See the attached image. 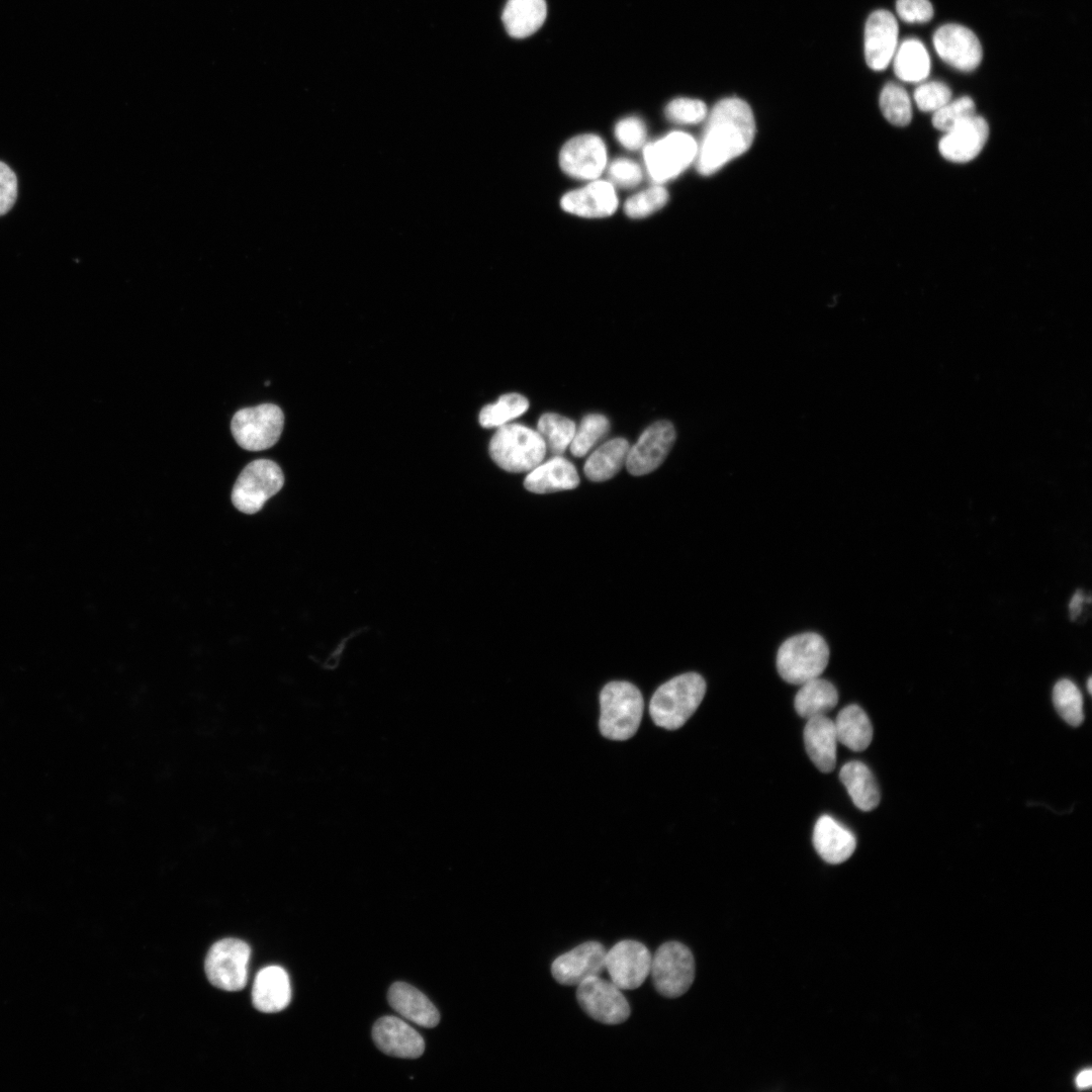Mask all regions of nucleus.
Listing matches in <instances>:
<instances>
[{
  "label": "nucleus",
  "mask_w": 1092,
  "mask_h": 1092,
  "mask_svg": "<svg viewBox=\"0 0 1092 1092\" xmlns=\"http://www.w3.org/2000/svg\"><path fill=\"white\" fill-rule=\"evenodd\" d=\"M1054 705L1061 717L1070 725L1082 723L1083 700L1077 686L1070 679L1059 680L1053 691Z\"/></svg>",
  "instance_id": "35"
},
{
  "label": "nucleus",
  "mask_w": 1092,
  "mask_h": 1092,
  "mask_svg": "<svg viewBox=\"0 0 1092 1092\" xmlns=\"http://www.w3.org/2000/svg\"><path fill=\"white\" fill-rule=\"evenodd\" d=\"M938 57L948 66L961 72L976 70L983 59L982 44L967 26L946 23L939 26L932 37Z\"/></svg>",
  "instance_id": "12"
},
{
  "label": "nucleus",
  "mask_w": 1092,
  "mask_h": 1092,
  "mask_svg": "<svg viewBox=\"0 0 1092 1092\" xmlns=\"http://www.w3.org/2000/svg\"><path fill=\"white\" fill-rule=\"evenodd\" d=\"M630 449L628 441L616 438L599 447L586 460L584 474L592 481H605L619 472L626 463Z\"/></svg>",
  "instance_id": "31"
},
{
  "label": "nucleus",
  "mask_w": 1092,
  "mask_h": 1092,
  "mask_svg": "<svg viewBox=\"0 0 1092 1092\" xmlns=\"http://www.w3.org/2000/svg\"><path fill=\"white\" fill-rule=\"evenodd\" d=\"M708 109L699 99L679 97L671 100L665 107L666 117L680 124H695L706 119Z\"/></svg>",
  "instance_id": "39"
},
{
  "label": "nucleus",
  "mask_w": 1092,
  "mask_h": 1092,
  "mask_svg": "<svg viewBox=\"0 0 1092 1092\" xmlns=\"http://www.w3.org/2000/svg\"><path fill=\"white\" fill-rule=\"evenodd\" d=\"M387 999L397 1013L420 1026L434 1027L440 1021L439 1011L434 1004L410 984H392Z\"/></svg>",
  "instance_id": "25"
},
{
  "label": "nucleus",
  "mask_w": 1092,
  "mask_h": 1092,
  "mask_svg": "<svg viewBox=\"0 0 1092 1092\" xmlns=\"http://www.w3.org/2000/svg\"><path fill=\"white\" fill-rule=\"evenodd\" d=\"M1092 1084V1072L1091 1070H1084L1078 1074L1076 1078V1085L1080 1089L1090 1087Z\"/></svg>",
  "instance_id": "46"
},
{
  "label": "nucleus",
  "mask_w": 1092,
  "mask_h": 1092,
  "mask_svg": "<svg viewBox=\"0 0 1092 1092\" xmlns=\"http://www.w3.org/2000/svg\"><path fill=\"white\" fill-rule=\"evenodd\" d=\"M1086 601L1090 602L1083 590L1078 589L1075 592L1069 604V615L1071 620L1077 619L1082 611V606Z\"/></svg>",
  "instance_id": "45"
},
{
  "label": "nucleus",
  "mask_w": 1092,
  "mask_h": 1092,
  "mask_svg": "<svg viewBox=\"0 0 1092 1092\" xmlns=\"http://www.w3.org/2000/svg\"><path fill=\"white\" fill-rule=\"evenodd\" d=\"M283 425L282 410L273 403H263L238 411L233 417L231 430L243 449L262 451L277 443Z\"/></svg>",
  "instance_id": "7"
},
{
  "label": "nucleus",
  "mask_w": 1092,
  "mask_h": 1092,
  "mask_svg": "<svg viewBox=\"0 0 1092 1092\" xmlns=\"http://www.w3.org/2000/svg\"><path fill=\"white\" fill-rule=\"evenodd\" d=\"M372 1038L381 1052L392 1057L416 1059L425 1051L422 1035L395 1016L379 1018L372 1028Z\"/></svg>",
  "instance_id": "19"
},
{
  "label": "nucleus",
  "mask_w": 1092,
  "mask_h": 1092,
  "mask_svg": "<svg viewBox=\"0 0 1092 1092\" xmlns=\"http://www.w3.org/2000/svg\"><path fill=\"white\" fill-rule=\"evenodd\" d=\"M250 946L238 938H223L215 942L205 958V974L208 981L224 991H240L248 982Z\"/></svg>",
  "instance_id": "9"
},
{
  "label": "nucleus",
  "mask_w": 1092,
  "mask_h": 1092,
  "mask_svg": "<svg viewBox=\"0 0 1092 1092\" xmlns=\"http://www.w3.org/2000/svg\"><path fill=\"white\" fill-rule=\"evenodd\" d=\"M804 742L815 766L822 772L832 771L838 742L834 721L826 715L809 718L804 728Z\"/></svg>",
  "instance_id": "23"
},
{
  "label": "nucleus",
  "mask_w": 1092,
  "mask_h": 1092,
  "mask_svg": "<svg viewBox=\"0 0 1092 1092\" xmlns=\"http://www.w3.org/2000/svg\"><path fill=\"white\" fill-rule=\"evenodd\" d=\"M575 424L568 418L557 414H544L538 421L537 432L545 442L546 449L555 455H561L570 445Z\"/></svg>",
  "instance_id": "32"
},
{
  "label": "nucleus",
  "mask_w": 1092,
  "mask_h": 1092,
  "mask_svg": "<svg viewBox=\"0 0 1092 1092\" xmlns=\"http://www.w3.org/2000/svg\"><path fill=\"white\" fill-rule=\"evenodd\" d=\"M560 205L566 212L582 217H606L618 207V197L611 182L596 180L563 195Z\"/></svg>",
  "instance_id": "20"
},
{
  "label": "nucleus",
  "mask_w": 1092,
  "mask_h": 1092,
  "mask_svg": "<svg viewBox=\"0 0 1092 1092\" xmlns=\"http://www.w3.org/2000/svg\"><path fill=\"white\" fill-rule=\"evenodd\" d=\"M290 1000V980L283 968L269 966L258 972L252 989V1001L257 1010L279 1012L288 1006Z\"/></svg>",
  "instance_id": "21"
},
{
  "label": "nucleus",
  "mask_w": 1092,
  "mask_h": 1092,
  "mask_svg": "<svg viewBox=\"0 0 1092 1092\" xmlns=\"http://www.w3.org/2000/svg\"><path fill=\"white\" fill-rule=\"evenodd\" d=\"M609 177L612 184H616L621 187H634L642 179V171L640 166L628 159L615 160L608 169Z\"/></svg>",
  "instance_id": "43"
},
{
  "label": "nucleus",
  "mask_w": 1092,
  "mask_h": 1092,
  "mask_svg": "<svg viewBox=\"0 0 1092 1092\" xmlns=\"http://www.w3.org/2000/svg\"><path fill=\"white\" fill-rule=\"evenodd\" d=\"M880 108L885 118L897 126H905L912 119V105L907 91L897 83H887L880 94Z\"/></svg>",
  "instance_id": "34"
},
{
  "label": "nucleus",
  "mask_w": 1092,
  "mask_h": 1092,
  "mask_svg": "<svg viewBox=\"0 0 1092 1092\" xmlns=\"http://www.w3.org/2000/svg\"><path fill=\"white\" fill-rule=\"evenodd\" d=\"M576 999L593 1019L605 1024H619L630 1015L626 997L612 981L589 977L577 985Z\"/></svg>",
  "instance_id": "11"
},
{
  "label": "nucleus",
  "mask_w": 1092,
  "mask_h": 1092,
  "mask_svg": "<svg viewBox=\"0 0 1092 1092\" xmlns=\"http://www.w3.org/2000/svg\"><path fill=\"white\" fill-rule=\"evenodd\" d=\"M975 114V103L969 96L949 100L933 112L932 124L935 128L947 131L963 120Z\"/></svg>",
  "instance_id": "38"
},
{
  "label": "nucleus",
  "mask_w": 1092,
  "mask_h": 1092,
  "mask_svg": "<svg viewBox=\"0 0 1092 1092\" xmlns=\"http://www.w3.org/2000/svg\"><path fill=\"white\" fill-rule=\"evenodd\" d=\"M676 438L672 423L661 420L649 426L629 449L626 467L632 475L655 470L666 458Z\"/></svg>",
  "instance_id": "14"
},
{
  "label": "nucleus",
  "mask_w": 1092,
  "mask_h": 1092,
  "mask_svg": "<svg viewBox=\"0 0 1092 1092\" xmlns=\"http://www.w3.org/2000/svg\"><path fill=\"white\" fill-rule=\"evenodd\" d=\"M829 661V648L823 637L808 632L782 643L777 654V668L789 684L801 685L818 677Z\"/></svg>",
  "instance_id": "5"
},
{
  "label": "nucleus",
  "mask_w": 1092,
  "mask_h": 1092,
  "mask_svg": "<svg viewBox=\"0 0 1092 1092\" xmlns=\"http://www.w3.org/2000/svg\"><path fill=\"white\" fill-rule=\"evenodd\" d=\"M17 197V179L14 172L0 162V216L7 213Z\"/></svg>",
  "instance_id": "44"
},
{
  "label": "nucleus",
  "mask_w": 1092,
  "mask_h": 1092,
  "mask_svg": "<svg viewBox=\"0 0 1092 1092\" xmlns=\"http://www.w3.org/2000/svg\"><path fill=\"white\" fill-rule=\"evenodd\" d=\"M1091 689H1092V677L1090 676L1088 678V680H1087V690H1088L1089 694H1091V692H1092Z\"/></svg>",
  "instance_id": "47"
},
{
  "label": "nucleus",
  "mask_w": 1092,
  "mask_h": 1092,
  "mask_svg": "<svg viewBox=\"0 0 1092 1092\" xmlns=\"http://www.w3.org/2000/svg\"><path fill=\"white\" fill-rule=\"evenodd\" d=\"M609 420L600 414L585 416L570 443V451L576 457L584 456L609 432Z\"/></svg>",
  "instance_id": "36"
},
{
  "label": "nucleus",
  "mask_w": 1092,
  "mask_h": 1092,
  "mask_svg": "<svg viewBox=\"0 0 1092 1092\" xmlns=\"http://www.w3.org/2000/svg\"><path fill=\"white\" fill-rule=\"evenodd\" d=\"M800 686L794 705L797 713L803 718L826 715L838 702L837 690L827 679L818 676Z\"/></svg>",
  "instance_id": "29"
},
{
  "label": "nucleus",
  "mask_w": 1092,
  "mask_h": 1092,
  "mask_svg": "<svg viewBox=\"0 0 1092 1092\" xmlns=\"http://www.w3.org/2000/svg\"><path fill=\"white\" fill-rule=\"evenodd\" d=\"M607 950L599 941L583 942L557 957L551 965L553 978L564 986H577L605 970Z\"/></svg>",
  "instance_id": "16"
},
{
  "label": "nucleus",
  "mask_w": 1092,
  "mask_h": 1092,
  "mask_svg": "<svg viewBox=\"0 0 1092 1092\" xmlns=\"http://www.w3.org/2000/svg\"><path fill=\"white\" fill-rule=\"evenodd\" d=\"M899 26L893 13L878 9L870 14L864 26V58L875 71L885 70L898 48Z\"/></svg>",
  "instance_id": "17"
},
{
  "label": "nucleus",
  "mask_w": 1092,
  "mask_h": 1092,
  "mask_svg": "<svg viewBox=\"0 0 1092 1092\" xmlns=\"http://www.w3.org/2000/svg\"><path fill=\"white\" fill-rule=\"evenodd\" d=\"M896 12L907 23H926L934 14L929 0H897Z\"/></svg>",
  "instance_id": "42"
},
{
  "label": "nucleus",
  "mask_w": 1092,
  "mask_h": 1092,
  "mask_svg": "<svg viewBox=\"0 0 1092 1092\" xmlns=\"http://www.w3.org/2000/svg\"><path fill=\"white\" fill-rule=\"evenodd\" d=\"M529 407L528 399L519 393H507L498 400L482 407L479 424L483 428H498L523 415Z\"/></svg>",
  "instance_id": "33"
},
{
  "label": "nucleus",
  "mask_w": 1092,
  "mask_h": 1092,
  "mask_svg": "<svg viewBox=\"0 0 1092 1092\" xmlns=\"http://www.w3.org/2000/svg\"><path fill=\"white\" fill-rule=\"evenodd\" d=\"M813 844L828 863L838 864L848 859L856 847L853 833L828 815L821 816L813 830Z\"/></svg>",
  "instance_id": "22"
},
{
  "label": "nucleus",
  "mask_w": 1092,
  "mask_h": 1092,
  "mask_svg": "<svg viewBox=\"0 0 1092 1092\" xmlns=\"http://www.w3.org/2000/svg\"><path fill=\"white\" fill-rule=\"evenodd\" d=\"M579 476L575 466L560 455L540 463L530 470L524 480V486L535 493H549L575 488Z\"/></svg>",
  "instance_id": "24"
},
{
  "label": "nucleus",
  "mask_w": 1092,
  "mask_h": 1092,
  "mask_svg": "<svg viewBox=\"0 0 1092 1092\" xmlns=\"http://www.w3.org/2000/svg\"><path fill=\"white\" fill-rule=\"evenodd\" d=\"M546 15L545 0H508L502 18L512 37L524 38L542 26Z\"/></svg>",
  "instance_id": "26"
},
{
  "label": "nucleus",
  "mask_w": 1092,
  "mask_h": 1092,
  "mask_svg": "<svg viewBox=\"0 0 1092 1092\" xmlns=\"http://www.w3.org/2000/svg\"><path fill=\"white\" fill-rule=\"evenodd\" d=\"M615 135L618 142L626 149L638 150L645 141V125L638 117H626L616 124Z\"/></svg>",
  "instance_id": "41"
},
{
  "label": "nucleus",
  "mask_w": 1092,
  "mask_h": 1092,
  "mask_svg": "<svg viewBox=\"0 0 1092 1092\" xmlns=\"http://www.w3.org/2000/svg\"><path fill=\"white\" fill-rule=\"evenodd\" d=\"M989 135L987 121L972 115L945 131L938 144L943 158L956 163H966L975 159L984 148Z\"/></svg>",
  "instance_id": "18"
},
{
  "label": "nucleus",
  "mask_w": 1092,
  "mask_h": 1092,
  "mask_svg": "<svg viewBox=\"0 0 1092 1092\" xmlns=\"http://www.w3.org/2000/svg\"><path fill=\"white\" fill-rule=\"evenodd\" d=\"M651 958L643 943L625 939L607 951L605 969L619 989L632 990L640 987L649 975Z\"/></svg>",
  "instance_id": "13"
},
{
  "label": "nucleus",
  "mask_w": 1092,
  "mask_h": 1092,
  "mask_svg": "<svg viewBox=\"0 0 1092 1092\" xmlns=\"http://www.w3.org/2000/svg\"><path fill=\"white\" fill-rule=\"evenodd\" d=\"M600 730L611 740H627L637 732L644 709L640 691L628 681H611L600 695Z\"/></svg>",
  "instance_id": "3"
},
{
  "label": "nucleus",
  "mask_w": 1092,
  "mask_h": 1092,
  "mask_svg": "<svg viewBox=\"0 0 1092 1092\" xmlns=\"http://www.w3.org/2000/svg\"><path fill=\"white\" fill-rule=\"evenodd\" d=\"M546 450L540 434L520 424L498 427L489 442L490 457L509 472L534 469L542 462Z\"/></svg>",
  "instance_id": "4"
},
{
  "label": "nucleus",
  "mask_w": 1092,
  "mask_h": 1092,
  "mask_svg": "<svg viewBox=\"0 0 1092 1092\" xmlns=\"http://www.w3.org/2000/svg\"><path fill=\"white\" fill-rule=\"evenodd\" d=\"M668 199V193L664 187L654 185L631 196L625 203L624 209L629 217L641 218L661 208Z\"/></svg>",
  "instance_id": "37"
},
{
  "label": "nucleus",
  "mask_w": 1092,
  "mask_h": 1092,
  "mask_svg": "<svg viewBox=\"0 0 1092 1092\" xmlns=\"http://www.w3.org/2000/svg\"><path fill=\"white\" fill-rule=\"evenodd\" d=\"M837 741L853 751H862L873 739V726L866 712L856 705L843 708L834 721Z\"/></svg>",
  "instance_id": "30"
},
{
  "label": "nucleus",
  "mask_w": 1092,
  "mask_h": 1092,
  "mask_svg": "<svg viewBox=\"0 0 1092 1092\" xmlns=\"http://www.w3.org/2000/svg\"><path fill=\"white\" fill-rule=\"evenodd\" d=\"M706 120L695 161L699 173L707 176L748 150L755 122L749 105L737 97L717 102Z\"/></svg>",
  "instance_id": "1"
},
{
  "label": "nucleus",
  "mask_w": 1092,
  "mask_h": 1092,
  "mask_svg": "<svg viewBox=\"0 0 1092 1092\" xmlns=\"http://www.w3.org/2000/svg\"><path fill=\"white\" fill-rule=\"evenodd\" d=\"M559 164L570 177L583 180L596 179L606 168V146L596 134L576 135L562 147Z\"/></svg>",
  "instance_id": "15"
},
{
  "label": "nucleus",
  "mask_w": 1092,
  "mask_h": 1092,
  "mask_svg": "<svg viewBox=\"0 0 1092 1092\" xmlns=\"http://www.w3.org/2000/svg\"><path fill=\"white\" fill-rule=\"evenodd\" d=\"M853 804L861 811L875 809L880 802V792L870 768L860 761L846 762L839 772Z\"/></svg>",
  "instance_id": "27"
},
{
  "label": "nucleus",
  "mask_w": 1092,
  "mask_h": 1092,
  "mask_svg": "<svg viewBox=\"0 0 1092 1092\" xmlns=\"http://www.w3.org/2000/svg\"><path fill=\"white\" fill-rule=\"evenodd\" d=\"M892 62L895 75L909 83L924 81L931 69L926 47L915 37L907 38L898 44Z\"/></svg>",
  "instance_id": "28"
},
{
  "label": "nucleus",
  "mask_w": 1092,
  "mask_h": 1092,
  "mask_svg": "<svg viewBox=\"0 0 1092 1092\" xmlns=\"http://www.w3.org/2000/svg\"><path fill=\"white\" fill-rule=\"evenodd\" d=\"M650 973L657 992L667 998L685 994L695 979L691 949L678 941L661 944L651 958Z\"/></svg>",
  "instance_id": "6"
},
{
  "label": "nucleus",
  "mask_w": 1092,
  "mask_h": 1092,
  "mask_svg": "<svg viewBox=\"0 0 1092 1092\" xmlns=\"http://www.w3.org/2000/svg\"><path fill=\"white\" fill-rule=\"evenodd\" d=\"M706 694V681L696 672L679 674L653 694L649 713L653 722L667 730L680 728L696 712Z\"/></svg>",
  "instance_id": "2"
},
{
  "label": "nucleus",
  "mask_w": 1092,
  "mask_h": 1092,
  "mask_svg": "<svg viewBox=\"0 0 1092 1092\" xmlns=\"http://www.w3.org/2000/svg\"><path fill=\"white\" fill-rule=\"evenodd\" d=\"M913 97L921 111L934 112L951 100V90L943 82L930 81L920 84Z\"/></svg>",
  "instance_id": "40"
},
{
  "label": "nucleus",
  "mask_w": 1092,
  "mask_h": 1092,
  "mask_svg": "<svg viewBox=\"0 0 1092 1092\" xmlns=\"http://www.w3.org/2000/svg\"><path fill=\"white\" fill-rule=\"evenodd\" d=\"M696 155V141L681 131L670 132L643 150L647 172L655 183H664L679 175L695 161Z\"/></svg>",
  "instance_id": "10"
},
{
  "label": "nucleus",
  "mask_w": 1092,
  "mask_h": 1092,
  "mask_svg": "<svg viewBox=\"0 0 1092 1092\" xmlns=\"http://www.w3.org/2000/svg\"><path fill=\"white\" fill-rule=\"evenodd\" d=\"M279 465L268 459L250 462L240 473L232 491L233 505L245 514H255L283 486Z\"/></svg>",
  "instance_id": "8"
}]
</instances>
